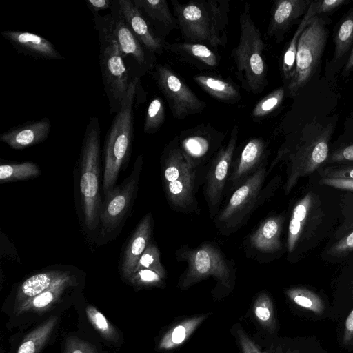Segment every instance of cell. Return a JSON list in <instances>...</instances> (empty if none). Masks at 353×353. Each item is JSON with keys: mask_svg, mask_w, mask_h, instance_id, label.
I'll use <instances>...</instances> for the list:
<instances>
[{"mask_svg": "<svg viewBox=\"0 0 353 353\" xmlns=\"http://www.w3.org/2000/svg\"><path fill=\"white\" fill-rule=\"evenodd\" d=\"M311 1L310 0L276 1L271 10L268 35L274 37L279 42L292 26L301 17L305 14Z\"/></svg>", "mask_w": 353, "mask_h": 353, "instance_id": "cell-19", "label": "cell"}, {"mask_svg": "<svg viewBox=\"0 0 353 353\" xmlns=\"http://www.w3.org/2000/svg\"><path fill=\"white\" fill-rule=\"evenodd\" d=\"M334 123L313 119L307 122L294 141L284 143L271 163L269 172L280 161L287 163L285 194H288L299 179L314 172L328 159L329 143Z\"/></svg>", "mask_w": 353, "mask_h": 353, "instance_id": "cell-2", "label": "cell"}, {"mask_svg": "<svg viewBox=\"0 0 353 353\" xmlns=\"http://www.w3.org/2000/svg\"><path fill=\"white\" fill-rule=\"evenodd\" d=\"M342 341L345 345L353 344V309L346 318Z\"/></svg>", "mask_w": 353, "mask_h": 353, "instance_id": "cell-50", "label": "cell"}, {"mask_svg": "<svg viewBox=\"0 0 353 353\" xmlns=\"http://www.w3.org/2000/svg\"><path fill=\"white\" fill-rule=\"evenodd\" d=\"M110 8L111 12L105 16L93 15L94 28L100 40L115 41L123 57L130 56L139 65H143L146 61L145 48L127 25L117 1H112Z\"/></svg>", "mask_w": 353, "mask_h": 353, "instance_id": "cell-12", "label": "cell"}, {"mask_svg": "<svg viewBox=\"0 0 353 353\" xmlns=\"http://www.w3.org/2000/svg\"><path fill=\"white\" fill-rule=\"evenodd\" d=\"M195 171L175 181L163 183L167 199L177 211L192 212L197 208L194 196Z\"/></svg>", "mask_w": 353, "mask_h": 353, "instance_id": "cell-23", "label": "cell"}, {"mask_svg": "<svg viewBox=\"0 0 353 353\" xmlns=\"http://www.w3.org/2000/svg\"><path fill=\"white\" fill-rule=\"evenodd\" d=\"M194 81L210 96L222 102L235 103L241 99L238 88L231 82L215 76L198 74Z\"/></svg>", "mask_w": 353, "mask_h": 353, "instance_id": "cell-28", "label": "cell"}, {"mask_svg": "<svg viewBox=\"0 0 353 353\" xmlns=\"http://www.w3.org/2000/svg\"><path fill=\"white\" fill-rule=\"evenodd\" d=\"M239 42L231 56L236 66V74L243 89L253 94L261 92L267 85L268 67L263 51L265 43L246 3L239 17Z\"/></svg>", "mask_w": 353, "mask_h": 353, "instance_id": "cell-5", "label": "cell"}, {"mask_svg": "<svg viewBox=\"0 0 353 353\" xmlns=\"http://www.w3.org/2000/svg\"><path fill=\"white\" fill-rule=\"evenodd\" d=\"M266 159L258 170L230 196L225 207L214 218L218 230L223 234H230L246 223L252 212L265 201L266 190H263L267 172Z\"/></svg>", "mask_w": 353, "mask_h": 353, "instance_id": "cell-8", "label": "cell"}, {"mask_svg": "<svg viewBox=\"0 0 353 353\" xmlns=\"http://www.w3.org/2000/svg\"><path fill=\"white\" fill-rule=\"evenodd\" d=\"M235 331L242 353H265L249 337L240 325L236 327Z\"/></svg>", "mask_w": 353, "mask_h": 353, "instance_id": "cell-45", "label": "cell"}, {"mask_svg": "<svg viewBox=\"0 0 353 353\" xmlns=\"http://www.w3.org/2000/svg\"><path fill=\"white\" fill-rule=\"evenodd\" d=\"M268 159L267 143L262 138L250 139L244 145L230 173L232 188H237L252 175Z\"/></svg>", "mask_w": 353, "mask_h": 353, "instance_id": "cell-18", "label": "cell"}, {"mask_svg": "<svg viewBox=\"0 0 353 353\" xmlns=\"http://www.w3.org/2000/svg\"><path fill=\"white\" fill-rule=\"evenodd\" d=\"M287 353H297L296 351L288 350Z\"/></svg>", "mask_w": 353, "mask_h": 353, "instance_id": "cell-52", "label": "cell"}, {"mask_svg": "<svg viewBox=\"0 0 353 353\" xmlns=\"http://www.w3.org/2000/svg\"><path fill=\"white\" fill-rule=\"evenodd\" d=\"M100 123L90 118L82 142L77 172L75 198L78 214L88 233L98 232L103 201L99 190Z\"/></svg>", "mask_w": 353, "mask_h": 353, "instance_id": "cell-1", "label": "cell"}, {"mask_svg": "<svg viewBox=\"0 0 353 353\" xmlns=\"http://www.w3.org/2000/svg\"><path fill=\"white\" fill-rule=\"evenodd\" d=\"M148 20L161 23L168 27L177 25L165 0H133Z\"/></svg>", "mask_w": 353, "mask_h": 353, "instance_id": "cell-30", "label": "cell"}, {"mask_svg": "<svg viewBox=\"0 0 353 353\" xmlns=\"http://www.w3.org/2000/svg\"><path fill=\"white\" fill-rule=\"evenodd\" d=\"M353 42V12L340 23L334 37V59H338L348 51Z\"/></svg>", "mask_w": 353, "mask_h": 353, "instance_id": "cell-36", "label": "cell"}, {"mask_svg": "<svg viewBox=\"0 0 353 353\" xmlns=\"http://www.w3.org/2000/svg\"><path fill=\"white\" fill-rule=\"evenodd\" d=\"M283 219L281 215L265 219L250 235V246L263 254H272L279 251L282 248L281 234Z\"/></svg>", "mask_w": 353, "mask_h": 353, "instance_id": "cell-22", "label": "cell"}, {"mask_svg": "<svg viewBox=\"0 0 353 353\" xmlns=\"http://www.w3.org/2000/svg\"><path fill=\"white\" fill-rule=\"evenodd\" d=\"M347 3L346 0H318L311 1L303 17L310 20L316 17H319V14L331 12Z\"/></svg>", "mask_w": 353, "mask_h": 353, "instance_id": "cell-43", "label": "cell"}, {"mask_svg": "<svg viewBox=\"0 0 353 353\" xmlns=\"http://www.w3.org/2000/svg\"><path fill=\"white\" fill-rule=\"evenodd\" d=\"M253 313L258 323L272 334L276 328L273 302L265 292H261L253 303Z\"/></svg>", "mask_w": 353, "mask_h": 353, "instance_id": "cell-33", "label": "cell"}, {"mask_svg": "<svg viewBox=\"0 0 353 353\" xmlns=\"http://www.w3.org/2000/svg\"><path fill=\"white\" fill-rule=\"evenodd\" d=\"M141 269H149L157 272L164 279L167 273L160 260V252L157 246L150 241L139 258L134 272Z\"/></svg>", "mask_w": 353, "mask_h": 353, "instance_id": "cell-39", "label": "cell"}, {"mask_svg": "<svg viewBox=\"0 0 353 353\" xmlns=\"http://www.w3.org/2000/svg\"><path fill=\"white\" fill-rule=\"evenodd\" d=\"M57 319V316H52L29 333L17 353H39L50 337Z\"/></svg>", "mask_w": 353, "mask_h": 353, "instance_id": "cell-31", "label": "cell"}, {"mask_svg": "<svg viewBox=\"0 0 353 353\" xmlns=\"http://www.w3.org/2000/svg\"><path fill=\"white\" fill-rule=\"evenodd\" d=\"M312 19L307 20L304 17L302 19L283 54L281 71L283 78L288 82L294 74L297 46L300 35Z\"/></svg>", "mask_w": 353, "mask_h": 353, "instance_id": "cell-35", "label": "cell"}, {"mask_svg": "<svg viewBox=\"0 0 353 353\" xmlns=\"http://www.w3.org/2000/svg\"><path fill=\"white\" fill-rule=\"evenodd\" d=\"M161 172L163 183L175 181L193 171L187 162L175 137L165 147L161 156Z\"/></svg>", "mask_w": 353, "mask_h": 353, "instance_id": "cell-24", "label": "cell"}, {"mask_svg": "<svg viewBox=\"0 0 353 353\" xmlns=\"http://www.w3.org/2000/svg\"><path fill=\"white\" fill-rule=\"evenodd\" d=\"M63 353H98L90 343L77 337H69L65 342Z\"/></svg>", "mask_w": 353, "mask_h": 353, "instance_id": "cell-44", "label": "cell"}, {"mask_svg": "<svg viewBox=\"0 0 353 353\" xmlns=\"http://www.w3.org/2000/svg\"><path fill=\"white\" fill-rule=\"evenodd\" d=\"M171 50L181 56L190 58L208 67L216 68L219 65L216 54L206 45L198 43H174L170 46Z\"/></svg>", "mask_w": 353, "mask_h": 353, "instance_id": "cell-29", "label": "cell"}, {"mask_svg": "<svg viewBox=\"0 0 353 353\" xmlns=\"http://www.w3.org/2000/svg\"><path fill=\"white\" fill-rule=\"evenodd\" d=\"M86 6L93 15L99 14L101 10L111 8L112 1L110 0H86Z\"/></svg>", "mask_w": 353, "mask_h": 353, "instance_id": "cell-49", "label": "cell"}, {"mask_svg": "<svg viewBox=\"0 0 353 353\" xmlns=\"http://www.w3.org/2000/svg\"><path fill=\"white\" fill-rule=\"evenodd\" d=\"M178 138L187 162L195 170L214 157L225 135L210 125H199L182 132Z\"/></svg>", "mask_w": 353, "mask_h": 353, "instance_id": "cell-14", "label": "cell"}, {"mask_svg": "<svg viewBox=\"0 0 353 353\" xmlns=\"http://www.w3.org/2000/svg\"><path fill=\"white\" fill-rule=\"evenodd\" d=\"M353 68V47L350 54L349 58L345 65V71L347 72Z\"/></svg>", "mask_w": 353, "mask_h": 353, "instance_id": "cell-51", "label": "cell"}, {"mask_svg": "<svg viewBox=\"0 0 353 353\" xmlns=\"http://www.w3.org/2000/svg\"><path fill=\"white\" fill-rule=\"evenodd\" d=\"M154 77L175 118L183 119L205 108L206 103L168 65H157Z\"/></svg>", "mask_w": 353, "mask_h": 353, "instance_id": "cell-11", "label": "cell"}, {"mask_svg": "<svg viewBox=\"0 0 353 353\" xmlns=\"http://www.w3.org/2000/svg\"><path fill=\"white\" fill-rule=\"evenodd\" d=\"M284 95L285 90L283 87L272 91L254 105L251 117L254 119H261L268 116L279 108L283 101Z\"/></svg>", "mask_w": 353, "mask_h": 353, "instance_id": "cell-38", "label": "cell"}, {"mask_svg": "<svg viewBox=\"0 0 353 353\" xmlns=\"http://www.w3.org/2000/svg\"><path fill=\"white\" fill-rule=\"evenodd\" d=\"M330 162L345 163L353 161V143L336 150L329 159Z\"/></svg>", "mask_w": 353, "mask_h": 353, "instance_id": "cell-47", "label": "cell"}, {"mask_svg": "<svg viewBox=\"0 0 353 353\" xmlns=\"http://www.w3.org/2000/svg\"><path fill=\"white\" fill-rule=\"evenodd\" d=\"M321 177L353 180V166L328 167L321 172Z\"/></svg>", "mask_w": 353, "mask_h": 353, "instance_id": "cell-46", "label": "cell"}, {"mask_svg": "<svg viewBox=\"0 0 353 353\" xmlns=\"http://www.w3.org/2000/svg\"><path fill=\"white\" fill-rule=\"evenodd\" d=\"M341 234V238L328 250L331 256H345L353 251V219L343 228Z\"/></svg>", "mask_w": 353, "mask_h": 353, "instance_id": "cell-42", "label": "cell"}, {"mask_svg": "<svg viewBox=\"0 0 353 353\" xmlns=\"http://www.w3.org/2000/svg\"><path fill=\"white\" fill-rule=\"evenodd\" d=\"M152 230V215L148 213L137 225L123 249L119 270L126 281L133 273L139 258L150 243Z\"/></svg>", "mask_w": 353, "mask_h": 353, "instance_id": "cell-16", "label": "cell"}, {"mask_svg": "<svg viewBox=\"0 0 353 353\" xmlns=\"http://www.w3.org/2000/svg\"><path fill=\"white\" fill-rule=\"evenodd\" d=\"M177 26L186 42L216 48L228 41L229 0H172Z\"/></svg>", "mask_w": 353, "mask_h": 353, "instance_id": "cell-3", "label": "cell"}, {"mask_svg": "<svg viewBox=\"0 0 353 353\" xmlns=\"http://www.w3.org/2000/svg\"><path fill=\"white\" fill-rule=\"evenodd\" d=\"M327 39L325 21L319 17L313 18L300 35L293 77L288 82L290 96L299 94L309 82L318 67Z\"/></svg>", "mask_w": 353, "mask_h": 353, "instance_id": "cell-9", "label": "cell"}, {"mask_svg": "<svg viewBox=\"0 0 353 353\" xmlns=\"http://www.w3.org/2000/svg\"><path fill=\"white\" fill-rule=\"evenodd\" d=\"M41 174L39 167L33 162L2 163L0 165V183L19 181L37 177Z\"/></svg>", "mask_w": 353, "mask_h": 353, "instance_id": "cell-32", "label": "cell"}, {"mask_svg": "<svg viewBox=\"0 0 353 353\" xmlns=\"http://www.w3.org/2000/svg\"><path fill=\"white\" fill-rule=\"evenodd\" d=\"M288 299L297 306L316 314H321L325 310L322 299L314 292L305 288H290L285 292Z\"/></svg>", "mask_w": 353, "mask_h": 353, "instance_id": "cell-34", "label": "cell"}, {"mask_svg": "<svg viewBox=\"0 0 353 353\" xmlns=\"http://www.w3.org/2000/svg\"><path fill=\"white\" fill-rule=\"evenodd\" d=\"M239 128L234 125L227 143L222 145L210 162L204 186V194L210 216L215 218L223 196L238 140Z\"/></svg>", "mask_w": 353, "mask_h": 353, "instance_id": "cell-13", "label": "cell"}, {"mask_svg": "<svg viewBox=\"0 0 353 353\" xmlns=\"http://www.w3.org/2000/svg\"><path fill=\"white\" fill-rule=\"evenodd\" d=\"M70 274L68 271L52 269L32 275L26 279L18 288L16 306L44 292Z\"/></svg>", "mask_w": 353, "mask_h": 353, "instance_id": "cell-25", "label": "cell"}, {"mask_svg": "<svg viewBox=\"0 0 353 353\" xmlns=\"http://www.w3.org/2000/svg\"><path fill=\"white\" fill-rule=\"evenodd\" d=\"M143 164V157L139 155L130 174L104 196L96 239L98 246L112 241L122 230L137 197Z\"/></svg>", "mask_w": 353, "mask_h": 353, "instance_id": "cell-7", "label": "cell"}, {"mask_svg": "<svg viewBox=\"0 0 353 353\" xmlns=\"http://www.w3.org/2000/svg\"><path fill=\"white\" fill-rule=\"evenodd\" d=\"M165 117V105L160 97H156L150 102L145 112L143 131L147 134L157 132L163 125Z\"/></svg>", "mask_w": 353, "mask_h": 353, "instance_id": "cell-37", "label": "cell"}, {"mask_svg": "<svg viewBox=\"0 0 353 353\" xmlns=\"http://www.w3.org/2000/svg\"><path fill=\"white\" fill-rule=\"evenodd\" d=\"M99 63L104 90L110 103V112L117 113L127 94L130 82L123 56L117 43L100 40Z\"/></svg>", "mask_w": 353, "mask_h": 353, "instance_id": "cell-10", "label": "cell"}, {"mask_svg": "<svg viewBox=\"0 0 353 353\" xmlns=\"http://www.w3.org/2000/svg\"><path fill=\"white\" fill-rule=\"evenodd\" d=\"M177 258L187 263L179 287L185 290L201 281L214 277L217 284L231 291L234 285L235 271L221 250L214 244L205 243L196 248L183 246L176 251Z\"/></svg>", "mask_w": 353, "mask_h": 353, "instance_id": "cell-6", "label": "cell"}, {"mask_svg": "<svg viewBox=\"0 0 353 353\" xmlns=\"http://www.w3.org/2000/svg\"><path fill=\"white\" fill-rule=\"evenodd\" d=\"M117 3L127 25L144 48L161 54L165 48V43L152 31L149 22L134 1L118 0Z\"/></svg>", "mask_w": 353, "mask_h": 353, "instance_id": "cell-17", "label": "cell"}, {"mask_svg": "<svg viewBox=\"0 0 353 353\" xmlns=\"http://www.w3.org/2000/svg\"><path fill=\"white\" fill-rule=\"evenodd\" d=\"M319 201L312 192H307L294 205L287 236L288 252H292L299 242L309 238L321 218Z\"/></svg>", "mask_w": 353, "mask_h": 353, "instance_id": "cell-15", "label": "cell"}, {"mask_svg": "<svg viewBox=\"0 0 353 353\" xmlns=\"http://www.w3.org/2000/svg\"><path fill=\"white\" fill-rule=\"evenodd\" d=\"M139 79L130 80L121 109L116 113L104 142L103 191L104 196L115 187L119 172L128 163L134 137L133 106Z\"/></svg>", "mask_w": 353, "mask_h": 353, "instance_id": "cell-4", "label": "cell"}, {"mask_svg": "<svg viewBox=\"0 0 353 353\" xmlns=\"http://www.w3.org/2000/svg\"><path fill=\"white\" fill-rule=\"evenodd\" d=\"M1 35L19 52L35 59H64L54 45L46 38L25 31L5 30Z\"/></svg>", "mask_w": 353, "mask_h": 353, "instance_id": "cell-21", "label": "cell"}, {"mask_svg": "<svg viewBox=\"0 0 353 353\" xmlns=\"http://www.w3.org/2000/svg\"><path fill=\"white\" fill-rule=\"evenodd\" d=\"M319 183L336 189L353 192V180L321 177Z\"/></svg>", "mask_w": 353, "mask_h": 353, "instance_id": "cell-48", "label": "cell"}, {"mask_svg": "<svg viewBox=\"0 0 353 353\" xmlns=\"http://www.w3.org/2000/svg\"><path fill=\"white\" fill-rule=\"evenodd\" d=\"M210 314L194 315L172 325L159 340L158 349L165 351L174 350L181 346Z\"/></svg>", "mask_w": 353, "mask_h": 353, "instance_id": "cell-26", "label": "cell"}, {"mask_svg": "<svg viewBox=\"0 0 353 353\" xmlns=\"http://www.w3.org/2000/svg\"><path fill=\"white\" fill-rule=\"evenodd\" d=\"M164 279L157 272L149 270L141 269L134 272L128 279V281L135 288L158 287L163 288Z\"/></svg>", "mask_w": 353, "mask_h": 353, "instance_id": "cell-41", "label": "cell"}, {"mask_svg": "<svg viewBox=\"0 0 353 353\" xmlns=\"http://www.w3.org/2000/svg\"><path fill=\"white\" fill-rule=\"evenodd\" d=\"M50 130L51 121L48 117L28 121L2 133L0 141L12 149L23 150L44 141Z\"/></svg>", "mask_w": 353, "mask_h": 353, "instance_id": "cell-20", "label": "cell"}, {"mask_svg": "<svg viewBox=\"0 0 353 353\" xmlns=\"http://www.w3.org/2000/svg\"><path fill=\"white\" fill-rule=\"evenodd\" d=\"M89 321L101 335L110 341H116L118 334L105 316L95 307L89 305L85 309Z\"/></svg>", "mask_w": 353, "mask_h": 353, "instance_id": "cell-40", "label": "cell"}, {"mask_svg": "<svg viewBox=\"0 0 353 353\" xmlns=\"http://www.w3.org/2000/svg\"><path fill=\"white\" fill-rule=\"evenodd\" d=\"M72 281L71 274L61 279L44 292L18 305L15 308L17 314L44 311L59 300Z\"/></svg>", "mask_w": 353, "mask_h": 353, "instance_id": "cell-27", "label": "cell"}]
</instances>
